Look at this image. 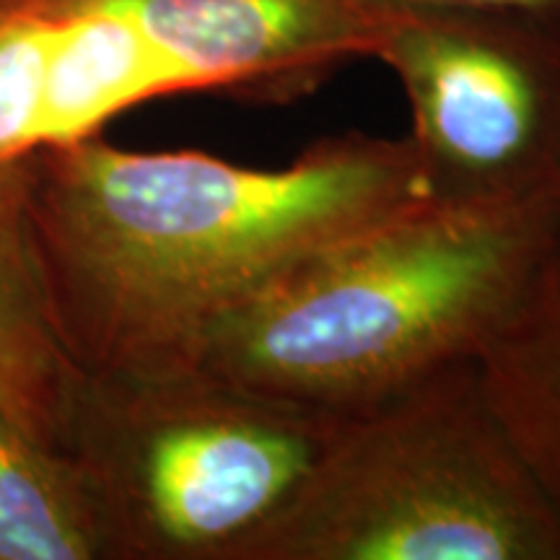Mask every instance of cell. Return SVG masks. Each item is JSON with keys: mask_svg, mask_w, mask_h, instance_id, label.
Wrapping results in <instances>:
<instances>
[{"mask_svg": "<svg viewBox=\"0 0 560 560\" xmlns=\"http://www.w3.org/2000/svg\"><path fill=\"white\" fill-rule=\"evenodd\" d=\"M32 161L55 301L86 376L195 369L215 327L278 276L436 195L408 136H327L280 170L100 136Z\"/></svg>", "mask_w": 560, "mask_h": 560, "instance_id": "cell-1", "label": "cell"}, {"mask_svg": "<svg viewBox=\"0 0 560 560\" xmlns=\"http://www.w3.org/2000/svg\"><path fill=\"white\" fill-rule=\"evenodd\" d=\"M558 229L560 192L431 195L278 276L195 369L301 408H369L478 361Z\"/></svg>", "mask_w": 560, "mask_h": 560, "instance_id": "cell-2", "label": "cell"}, {"mask_svg": "<svg viewBox=\"0 0 560 560\" xmlns=\"http://www.w3.org/2000/svg\"><path fill=\"white\" fill-rule=\"evenodd\" d=\"M244 560H560V511L465 361L340 416Z\"/></svg>", "mask_w": 560, "mask_h": 560, "instance_id": "cell-3", "label": "cell"}, {"mask_svg": "<svg viewBox=\"0 0 560 560\" xmlns=\"http://www.w3.org/2000/svg\"><path fill=\"white\" fill-rule=\"evenodd\" d=\"M338 418L200 369L86 376L68 452L100 503L109 560H244Z\"/></svg>", "mask_w": 560, "mask_h": 560, "instance_id": "cell-4", "label": "cell"}, {"mask_svg": "<svg viewBox=\"0 0 560 560\" xmlns=\"http://www.w3.org/2000/svg\"><path fill=\"white\" fill-rule=\"evenodd\" d=\"M371 58L408 96V138L433 192H560V26L380 0Z\"/></svg>", "mask_w": 560, "mask_h": 560, "instance_id": "cell-5", "label": "cell"}, {"mask_svg": "<svg viewBox=\"0 0 560 560\" xmlns=\"http://www.w3.org/2000/svg\"><path fill=\"white\" fill-rule=\"evenodd\" d=\"M109 9L128 16L182 91L293 102L332 70L371 58L380 0H0V19Z\"/></svg>", "mask_w": 560, "mask_h": 560, "instance_id": "cell-6", "label": "cell"}, {"mask_svg": "<svg viewBox=\"0 0 560 560\" xmlns=\"http://www.w3.org/2000/svg\"><path fill=\"white\" fill-rule=\"evenodd\" d=\"M32 153L0 161V410L68 452L86 374L68 346L47 270Z\"/></svg>", "mask_w": 560, "mask_h": 560, "instance_id": "cell-7", "label": "cell"}, {"mask_svg": "<svg viewBox=\"0 0 560 560\" xmlns=\"http://www.w3.org/2000/svg\"><path fill=\"white\" fill-rule=\"evenodd\" d=\"M45 19L50 45L37 149L94 138L136 104L182 94L174 68L122 13L75 9Z\"/></svg>", "mask_w": 560, "mask_h": 560, "instance_id": "cell-8", "label": "cell"}, {"mask_svg": "<svg viewBox=\"0 0 560 560\" xmlns=\"http://www.w3.org/2000/svg\"><path fill=\"white\" fill-rule=\"evenodd\" d=\"M478 376L493 416L560 511V229L478 355Z\"/></svg>", "mask_w": 560, "mask_h": 560, "instance_id": "cell-9", "label": "cell"}, {"mask_svg": "<svg viewBox=\"0 0 560 560\" xmlns=\"http://www.w3.org/2000/svg\"><path fill=\"white\" fill-rule=\"evenodd\" d=\"M0 560H109L100 503L73 454L0 410Z\"/></svg>", "mask_w": 560, "mask_h": 560, "instance_id": "cell-10", "label": "cell"}, {"mask_svg": "<svg viewBox=\"0 0 560 560\" xmlns=\"http://www.w3.org/2000/svg\"><path fill=\"white\" fill-rule=\"evenodd\" d=\"M50 21L0 19V161L37 149Z\"/></svg>", "mask_w": 560, "mask_h": 560, "instance_id": "cell-11", "label": "cell"}, {"mask_svg": "<svg viewBox=\"0 0 560 560\" xmlns=\"http://www.w3.org/2000/svg\"><path fill=\"white\" fill-rule=\"evenodd\" d=\"M395 3L516 13V16H529V19L545 21V24L560 26V0H395Z\"/></svg>", "mask_w": 560, "mask_h": 560, "instance_id": "cell-12", "label": "cell"}]
</instances>
